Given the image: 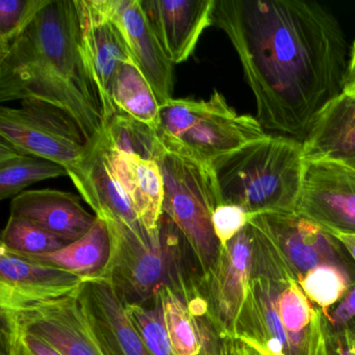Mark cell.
I'll use <instances>...</instances> for the list:
<instances>
[{"label": "cell", "mask_w": 355, "mask_h": 355, "mask_svg": "<svg viewBox=\"0 0 355 355\" xmlns=\"http://www.w3.org/2000/svg\"><path fill=\"white\" fill-rule=\"evenodd\" d=\"M213 26L240 58L263 130L304 142L348 83L351 49L336 16L317 1L215 0Z\"/></svg>", "instance_id": "6da1fadb"}, {"label": "cell", "mask_w": 355, "mask_h": 355, "mask_svg": "<svg viewBox=\"0 0 355 355\" xmlns=\"http://www.w3.org/2000/svg\"><path fill=\"white\" fill-rule=\"evenodd\" d=\"M39 99L64 110L96 145L115 115L87 53L78 0H49L0 51V101Z\"/></svg>", "instance_id": "7a4b0ae2"}, {"label": "cell", "mask_w": 355, "mask_h": 355, "mask_svg": "<svg viewBox=\"0 0 355 355\" xmlns=\"http://www.w3.org/2000/svg\"><path fill=\"white\" fill-rule=\"evenodd\" d=\"M111 239L109 261L101 275L113 284L124 305L148 304L161 288L169 286L193 313L205 306L202 274L175 224L163 213L159 232L150 236L115 220H105Z\"/></svg>", "instance_id": "3957f363"}, {"label": "cell", "mask_w": 355, "mask_h": 355, "mask_svg": "<svg viewBox=\"0 0 355 355\" xmlns=\"http://www.w3.org/2000/svg\"><path fill=\"white\" fill-rule=\"evenodd\" d=\"M303 144L269 135L213 164L222 201L251 217L296 215L305 171Z\"/></svg>", "instance_id": "277c9868"}, {"label": "cell", "mask_w": 355, "mask_h": 355, "mask_svg": "<svg viewBox=\"0 0 355 355\" xmlns=\"http://www.w3.org/2000/svg\"><path fill=\"white\" fill-rule=\"evenodd\" d=\"M157 136L167 153L213 166L269 136L257 117L241 115L215 91L209 99H173L162 105Z\"/></svg>", "instance_id": "5b68a950"}, {"label": "cell", "mask_w": 355, "mask_h": 355, "mask_svg": "<svg viewBox=\"0 0 355 355\" xmlns=\"http://www.w3.org/2000/svg\"><path fill=\"white\" fill-rule=\"evenodd\" d=\"M157 163L165 188L163 213L186 239L203 277L215 267L222 247L213 226L214 211L223 205L215 172L167 151Z\"/></svg>", "instance_id": "8992f818"}, {"label": "cell", "mask_w": 355, "mask_h": 355, "mask_svg": "<svg viewBox=\"0 0 355 355\" xmlns=\"http://www.w3.org/2000/svg\"><path fill=\"white\" fill-rule=\"evenodd\" d=\"M251 222L257 269L280 286L300 282L320 266L346 269L338 239L309 220L297 215H259Z\"/></svg>", "instance_id": "52a82bcc"}, {"label": "cell", "mask_w": 355, "mask_h": 355, "mask_svg": "<svg viewBox=\"0 0 355 355\" xmlns=\"http://www.w3.org/2000/svg\"><path fill=\"white\" fill-rule=\"evenodd\" d=\"M0 140L22 155L49 159L67 170L95 146L69 114L39 99L22 101L18 109L0 107Z\"/></svg>", "instance_id": "ba28073f"}, {"label": "cell", "mask_w": 355, "mask_h": 355, "mask_svg": "<svg viewBox=\"0 0 355 355\" xmlns=\"http://www.w3.org/2000/svg\"><path fill=\"white\" fill-rule=\"evenodd\" d=\"M254 275L253 230L250 222L221 247L219 259L200 284L205 320L220 338L236 336L241 311Z\"/></svg>", "instance_id": "9c48e42d"}, {"label": "cell", "mask_w": 355, "mask_h": 355, "mask_svg": "<svg viewBox=\"0 0 355 355\" xmlns=\"http://www.w3.org/2000/svg\"><path fill=\"white\" fill-rule=\"evenodd\" d=\"M296 215L332 236L355 234V170L345 164L306 161Z\"/></svg>", "instance_id": "30bf717a"}, {"label": "cell", "mask_w": 355, "mask_h": 355, "mask_svg": "<svg viewBox=\"0 0 355 355\" xmlns=\"http://www.w3.org/2000/svg\"><path fill=\"white\" fill-rule=\"evenodd\" d=\"M76 291L61 298L1 311V317L42 338L62 355H103L83 313Z\"/></svg>", "instance_id": "8fae6325"}, {"label": "cell", "mask_w": 355, "mask_h": 355, "mask_svg": "<svg viewBox=\"0 0 355 355\" xmlns=\"http://www.w3.org/2000/svg\"><path fill=\"white\" fill-rule=\"evenodd\" d=\"M76 295L103 355H151L107 277H85Z\"/></svg>", "instance_id": "7c38bea8"}, {"label": "cell", "mask_w": 355, "mask_h": 355, "mask_svg": "<svg viewBox=\"0 0 355 355\" xmlns=\"http://www.w3.org/2000/svg\"><path fill=\"white\" fill-rule=\"evenodd\" d=\"M98 3L123 33L132 60L153 87L159 107L171 101L174 64L159 45L140 0H98Z\"/></svg>", "instance_id": "4fadbf2b"}, {"label": "cell", "mask_w": 355, "mask_h": 355, "mask_svg": "<svg viewBox=\"0 0 355 355\" xmlns=\"http://www.w3.org/2000/svg\"><path fill=\"white\" fill-rule=\"evenodd\" d=\"M85 277L22 259L0 247V307L14 311L76 292Z\"/></svg>", "instance_id": "5bb4252c"}, {"label": "cell", "mask_w": 355, "mask_h": 355, "mask_svg": "<svg viewBox=\"0 0 355 355\" xmlns=\"http://www.w3.org/2000/svg\"><path fill=\"white\" fill-rule=\"evenodd\" d=\"M159 45L175 65L194 53L203 31L213 26L215 0H140Z\"/></svg>", "instance_id": "9a60e30c"}, {"label": "cell", "mask_w": 355, "mask_h": 355, "mask_svg": "<svg viewBox=\"0 0 355 355\" xmlns=\"http://www.w3.org/2000/svg\"><path fill=\"white\" fill-rule=\"evenodd\" d=\"M67 172L97 218L105 221L122 222L138 232H146L140 223L130 197L114 173L103 139L80 163Z\"/></svg>", "instance_id": "2e32d148"}, {"label": "cell", "mask_w": 355, "mask_h": 355, "mask_svg": "<svg viewBox=\"0 0 355 355\" xmlns=\"http://www.w3.org/2000/svg\"><path fill=\"white\" fill-rule=\"evenodd\" d=\"M10 216L28 220L68 243L84 236L97 220L83 207L80 197L51 189L26 191L14 197Z\"/></svg>", "instance_id": "e0dca14e"}, {"label": "cell", "mask_w": 355, "mask_h": 355, "mask_svg": "<svg viewBox=\"0 0 355 355\" xmlns=\"http://www.w3.org/2000/svg\"><path fill=\"white\" fill-rule=\"evenodd\" d=\"M85 45L95 78L110 107L114 78L122 64L132 61L123 33L99 7L98 0H78ZM116 113V111H115Z\"/></svg>", "instance_id": "ac0fdd59"}, {"label": "cell", "mask_w": 355, "mask_h": 355, "mask_svg": "<svg viewBox=\"0 0 355 355\" xmlns=\"http://www.w3.org/2000/svg\"><path fill=\"white\" fill-rule=\"evenodd\" d=\"M107 148L114 173L130 197L140 223L150 236H155L163 216L165 196L163 174L159 163L113 150L107 146Z\"/></svg>", "instance_id": "d6986e66"}, {"label": "cell", "mask_w": 355, "mask_h": 355, "mask_svg": "<svg viewBox=\"0 0 355 355\" xmlns=\"http://www.w3.org/2000/svg\"><path fill=\"white\" fill-rule=\"evenodd\" d=\"M302 144L305 161L355 164V99L343 93L332 101Z\"/></svg>", "instance_id": "ffe728a7"}, {"label": "cell", "mask_w": 355, "mask_h": 355, "mask_svg": "<svg viewBox=\"0 0 355 355\" xmlns=\"http://www.w3.org/2000/svg\"><path fill=\"white\" fill-rule=\"evenodd\" d=\"M282 286L266 276L253 275L239 318L236 336L257 343L273 354L290 355L288 334L276 309Z\"/></svg>", "instance_id": "44dd1931"}, {"label": "cell", "mask_w": 355, "mask_h": 355, "mask_svg": "<svg viewBox=\"0 0 355 355\" xmlns=\"http://www.w3.org/2000/svg\"><path fill=\"white\" fill-rule=\"evenodd\" d=\"M110 251L111 239L107 223L97 218L94 225L84 236L60 250L41 255H16L34 263L53 266L89 277L103 271L109 261Z\"/></svg>", "instance_id": "7402d4cb"}, {"label": "cell", "mask_w": 355, "mask_h": 355, "mask_svg": "<svg viewBox=\"0 0 355 355\" xmlns=\"http://www.w3.org/2000/svg\"><path fill=\"white\" fill-rule=\"evenodd\" d=\"M116 114L130 116L153 130L159 125V107L155 91L134 60L122 64L111 90Z\"/></svg>", "instance_id": "603a6c76"}, {"label": "cell", "mask_w": 355, "mask_h": 355, "mask_svg": "<svg viewBox=\"0 0 355 355\" xmlns=\"http://www.w3.org/2000/svg\"><path fill=\"white\" fill-rule=\"evenodd\" d=\"M68 175L59 164L35 155H22L0 140V200L21 194V191L41 180Z\"/></svg>", "instance_id": "cb8c5ba5"}, {"label": "cell", "mask_w": 355, "mask_h": 355, "mask_svg": "<svg viewBox=\"0 0 355 355\" xmlns=\"http://www.w3.org/2000/svg\"><path fill=\"white\" fill-rule=\"evenodd\" d=\"M276 309L288 334L290 355H306L315 306L311 304L298 282H288L280 288L276 299Z\"/></svg>", "instance_id": "d4e9b609"}, {"label": "cell", "mask_w": 355, "mask_h": 355, "mask_svg": "<svg viewBox=\"0 0 355 355\" xmlns=\"http://www.w3.org/2000/svg\"><path fill=\"white\" fill-rule=\"evenodd\" d=\"M103 138L110 149L145 159L157 162L166 151L157 130L122 114H115L111 118Z\"/></svg>", "instance_id": "484cf974"}, {"label": "cell", "mask_w": 355, "mask_h": 355, "mask_svg": "<svg viewBox=\"0 0 355 355\" xmlns=\"http://www.w3.org/2000/svg\"><path fill=\"white\" fill-rule=\"evenodd\" d=\"M70 243L37 224L10 216L1 234V248L14 254L41 255L55 252Z\"/></svg>", "instance_id": "4316f807"}, {"label": "cell", "mask_w": 355, "mask_h": 355, "mask_svg": "<svg viewBox=\"0 0 355 355\" xmlns=\"http://www.w3.org/2000/svg\"><path fill=\"white\" fill-rule=\"evenodd\" d=\"M305 296L327 315L330 307L340 302L351 288L348 271L338 266L315 268L298 282Z\"/></svg>", "instance_id": "83f0119b"}, {"label": "cell", "mask_w": 355, "mask_h": 355, "mask_svg": "<svg viewBox=\"0 0 355 355\" xmlns=\"http://www.w3.org/2000/svg\"><path fill=\"white\" fill-rule=\"evenodd\" d=\"M126 311L151 355H174L159 297L148 304L126 305Z\"/></svg>", "instance_id": "f1b7e54d"}, {"label": "cell", "mask_w": 355, "mask_h": 355, "mask_svg": "<svg viewBox=\"0 0 355 355\" xmlns=\"http://www.w3.org/2000/svg\"><path fill=\"white\" fill-rule=\"evenodd\" d=\"M306 355H355L352 331L349 328L334 329L322 309L315 306Z\"/></svg>", "instance_id": "f546056e"}, {"label": "cell", "mask_w": 355, "mask_h": 355, "mask_svg": "<svg viewBox=\"0 0 355 355\" xmlns=\"http://www.w3.org/2000/svg\"><path fill=\"white\" fill-rule=\"evenodd\" d=\"M49 0H0V51L34 19Z\"/></svg>", "instance_id": "4dcf8cb0"}, {"label": "cell", "mask_w": 355, "mask_h": 355, "mask_svg": "<svg viewBox=\"0 0 355 355\" xmlns=\"http://www.w3.org/2000/svg\"><path fill=\"white\" fill-rule=\"evenodd\" d=\"M3 319V355H62L42 338L20 329L7 318Z\"/></svg>", "instance_id": "1f68e13d"}, {"label": "cell", "mask_w": 355, "mask_h": 355, "mask_svg": "<svg viewBox=\"0 0 355 355\" xmlns=\"http://www.w3.org/2000/svg\"><path fill=\"white\" fill-rule=\"evenodd\" d=\"M251 216L242 207L234 205H219L214 211L213 226L222 246L242 232L250 222Z\"/></svg>", "instance_id": "d6a6232c"}, {"label": "cell", "mask_w": 355, "mask_h": 355, "mask_svg": "<svg viewBox=\"0 0 355 355\" xmlns=\"http://www.w3.org/2000/svg\"><path fill=\"white\" fill-rule=\"evenodd\" d=\"M328 322L336 330L346 329L355 325V286L347 292L336 309L328 311Z\"/></svg>", "instance_id": "836d02e7"}, {"label": "cell", "mask_w": 355, "mask_h": 355, "mask_svg": "<svg viewBox=\"0 0 355 355\" xmlns=\"http://www.w3.org/2000/svg\"><path fill=\"white\" fill-rule=\"evenodd\" d=\"M221 355H276L257 343L241 336L221 338Z\"/></svg>", "instance_id": "e575fe53"}, {"label": "cell", "mask_w": 355, "mask_h": 355, "mask_svg": "<svg viewBox=\"0 0 355 355\" xmlns=\"http://www.w3.org/2000/svg\"><path fill=\"white\" fill-rule=\"evenodd\" d=\"M336 239L342 246L346 249L351 257L355 261V234H336Z\"/></svg>", "instance_id": "d590c367"}, {"label": "cell", "mask_w": 355, "mask_h": 355, "mask_svg": "<svg viewBox=\"0 0 355 355\" xmlns=\"http://www.w3.org/2000/svg\"><path fill=\"white\" fill-rule=\"evenodd\" d=\"M348 84H355V41L353 43L350 53V63H349ZM346 85V86H347Z\"/></svg>", "instance_id": "8d00e7d4"}, {"label": "cell", "mask_w": 355, "mask_h": 355, "mask_svg": "<svg viewBox=\"0 0 355 355\" xmlns=\"http://www.w3.org/2000/svg\"><path fill=\"white\" fill-rule=\"evenodd\" d=\"M344 93L355 99V84H348L345 88Z\"/></svg>", "instance_id": "74e56055"}, {"label": "cell", "mask_w": 355, "mask_h": 355, "mask_svg": "<svg viewBox=\"0 0 355 355\" xmlns=\"http://www.w3.org/2000/svg\"><path fill=\"white\" fill-rule=\"evenodd\" d=\"M349 329H350L351 331H352L353 338H354V343H355V325L352 326V327H351V328H349Z\"/></svg>", "instance_id": "f35d334b"}, {"label": "cell", "mask_w": 355, "mask_h": 355, "mask_svg": "<svg viewBox=\"0 0 355 355\" xmlns=\"http://www.w3.org/2000/svg\"><path fill=\"white\" fill-rule=\"evenodd\" d=\"M349 166V167L353 168V169L355 170V164H351V165H347Z\"/></svg>", "instance_id": "ab89813d"}]
</instances>
